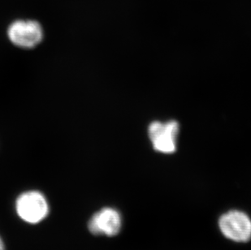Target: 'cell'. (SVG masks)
<instances>
[{"label": "cell", "mask_w": 251, "mask_h": 250, "mask_svg": "<svg viewBox=\"0 0 251 250\" xmlns=\"http://www.w3.org/2000/svg\"><path fill=\"white\" fill-rule=\"evenodd\" d=\"M121 225L120 213L112 208H104L90 219L89 230L94 235L113 236L121 231Z\"/></svg>", "instance_id": "5b68a950"}, {"label": "cell", "mask_w": 251, "mask_h": 250, "mask_svg": "<svg viewBox=\"0 0 251 250\" xmlns=\"http://www.w3.org/2000/svg\"><path fill=\"white\" fill-rule=\"evenodd\" d=\"M220 228L227 238L237 242H247L251 238V220L238 210L226 213L220 219Z\"/></svg>", "instance_id": "277c9868"}, {"label": "cell", "mask_w": 251, "mask_h": 250, "mask_svg": "<svg viewBox=\"0 0 251 250\" xmlns=\"http://www.w3.org/2000/svg\"><path fill=\"white\" fill-rule=\"evenodd\" d=\"M7 38L13 45L23 49H32L40 44L44 31L40 23L33 20H17L7 30Z\"/></svg>", "instance_id": "6da1fadb"}, {"label": "cell", "mask_w": 251, "mask_h": 250, "mask_svg": "<svg viewBox=\"0 0 251 250\" xmlns=\"http://www.w3.org/2000/svg\"><path fill=\"white\" fill-rule=\"evenodd\" d=\"M0 250H5L4 244L2 242V240L0 237Z\"/></svg>", "instance_id": "8992f818"}, {"label": "cell", "mask_w": 251, "mask_h": 250, "mask_svg": "<svg viewBox=\"0 0 251 250\" xmlns=\"http://www.w3.org/2000/svg\"><path fill=\"white\" fill-rule=\"evenodd\" d=\"M17 214L29 224H38L44 220L49 212L48 201L43 194L37 191L26 192L17 199Z\"/></svg>", "instance_id": "3957f363"}, {"label": "cell", "mask_w": 251, "mask_h": 250, "mask_svg": "<svg viewBox=\"0 0 251 250\" xmlns=\"http://www.w3.org/2000/svg\"><path fill=\"white\" fill-rule=\"evenodd\" d=\"M179 124L176 121H154L148 127V135L154 150L159 153H173L176 150Z\"/></svg>", "instance_id": "7a4b0ae2"}]
</instances>
